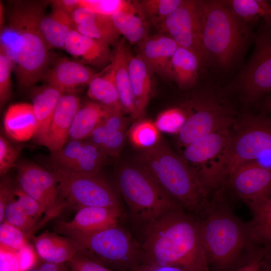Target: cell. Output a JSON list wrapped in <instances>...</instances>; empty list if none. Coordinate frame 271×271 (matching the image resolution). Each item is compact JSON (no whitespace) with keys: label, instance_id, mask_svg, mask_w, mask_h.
Instances as JSON below:
<instances>
[{"label":"cell","instance_id":"6da1fadb","mask_svg":"<svg viewBox=\"0 0 271 271\" xmlns=\"http://www.w3.org/2000/svg\"><path fill=\"white\" fill-rule=\"evenodd\" d=\"M44 6L43 2H15L1 29L0 48L24 87L32 86L42 78L49 64L50 49L40 28Z\"/></svg>","mask_w":271,"mask_h":271},{"label":"cell","instance_id":"7a4b0ae2","mask_svg":"<svg viewBox=\"0 0 271 271\" xmlns=\"http://www.w3.org/2000/svg\"><path fill=\"white\" fill-rule=\"evenodd\" d=\"M141 248L144 261L185 271H207L200 222L182 209L168 212L147 224Z\"/></svg>","mask_w":271,"mask_h":271},{"label":"cell","instance_id":"3957f363","mask_svg":"<svg viewBox=\"0 0 271 271\" xmlns=\"http://www.w3.org/2000/svg\"><path fill=\"white\" fill-rule=\"evenodd\" d=\"M204 63L227 69L244 52L248 28L223 1H200Z\"/></svg>","mask_w":271,"mask_h":271},{"label":"cell","instance_id":"277c9868","mask_svg":"<svg viewBox=\"0 0 271 271\" xmlns=\"http://www.w3.org/2000/svg\"><path fill=\"white\" fill-rule=\"evenodd\" d=\"M138 165L181 207L199 211L209 205L207 192L183 160L165 145L159 143L139 155Z\"/></svg>","mask_w":271,"mask_h":271},{"label":"cell","instance_id":"5b68a950","mask_svg":"<svg viewBox=\"0 0 271 271\" xmlns=\"http://www.w3.org/2000/svg\"><path fill=\"white\" fill-rule=\"evenodd\" d=\"M207 215L200 222L203 245L208 262L219 268L232 264L253 240L245 225L224 206L208 207Z\"/></svg>","mask_w":271,"mask_h":271},{"label":"cell","instance_id":"8992f818","mask_svg":"<svg viewBox=\"0 0 271 271\" xmlns=\"http://www.w3.org/2000/svg\"><path fill=\"white\" fill-rule=\"evenodd\" d=\"M59 229L77 244L80 252L104 266L132 271L143 261L142 248L118 224L93 233Z\"/></svg>","mask_w":271,"mask_h":271},{"label":"cell","instance_id":"52a82bcc","mask_svg":"<svg viewBox=\"0 0 271 271\" xmlns=\"http://www.w3.org/2000/svg\"><path fill=\"white\" fill-rule=\"evenodd\" d=\"M116 185L133 216L146 224L182 209L139 165H125L116 173Z\"/></svg>","mask_w":271,"mask_h":271},{"label":"cell","instance_id":"ba28073f","mask_svg":"<svg viewBox=\"0 0 271 271\" xmlns=\"http://www.w3.org/2000/svg\"><path fill=\"white\" fill-rule=\"evenodd\" d=\"M232 132L230 127L206 135L186 146L181 156L208 192L228 177Z\"/></svg>","mask_w":271,"mask_h":271},{"label":"cell","instance_id":"9c48e42d","mask_svg":"<svg viewBox=\"0 0 271 271\" xmlns=\"http://www.w3.org/2000/svg\"><path fill=\"white\" fill-rule=\"evenodd\" d=\"M187 106L186 119L178 133V143L184 149L204 136L230 127L234 122L230 108L212 93L195 98Z\"/></svg>","mask_w":271,"mask_h":271},{"label":"cell","instance_id":"30bf717a","mask_svg":"<svg viewBox=\"0 0 271 271\" xmlns=\"http://www.w3.org/2000/svg\"><path fill=\"white\" fill-rule=\"evenodd\" d=\"M60 197L78 209L83 207H119L117 197L98 174L70 173L53 169Z\"/></svg>","mask_w":271,"mask_h":271},{"label":"cell","instance_id":"8fae6325","mask_svg":"<svg viewBox=\"0 0 271 271\" xmlns=\"http://www.w3.org/2000/svg\"><path fill=\"white\" fill-rule=\"evenodd\" d=\"M265 153H271V116H244L232 132L228 177L240 165Z\"/></svg>","mask_w":271,"mask_h":271},{"label":"cell","instance_id":"7c38bea8","mask_svg":"<svg viewBox=\"0 0 271 271\" xmlns=\"http://www.w3.org/2000/svg\"><path fill=\"white\" fill-rule=\"evenodd\" d=\"M254 51L237 82L247 103L271 91V26H264L255 39Z\"/></svg>","mask_w":271,"mask_h":271},{"label":"cell","instance_id":"4fadbf2b","mask_svg":"<svg viewBox=\"0 0 271 271\" xmlns=\"http://www.w3.org/2000/svg\"><path fill=\"white\" fill-rule=\"evenodd\" d=\"M16 167L18 187L41 205L46 220L57 215L66 205L60 197L53 172L28 162Z\"/></svg>","mask_w":271,"mask_h":271},{"label":"cell","instance_id":"5bb4252c","mask_svg":"<svg viewBox=\"0 0 271 271\" xmlns=\"http://www.w3.org/2000/svg\"><path fill=\"white\" fill-rule=\"evenodd\" d=\"M158 30L178 45L194 52L204 63L200 1L182 0Z\"/></svg>","mask_w":271,"mask_h":271},{"label":"cell","instance_id":"9a60e30c","mask_svg":"<svg viewBox=\"0 0 271 271\" xmlns=\"http://www.w3.org/2000/svg\"><path fill=\"white\" fill-rule=\"evenodd\" d=\"M99 148L87 139L68 140L58 152L51 154L52 169L64 172L97 174L107 160Z\"/></svg>","mask_w":271,"mask_h":271},{"label":"cell","instance_id":"2e32d148","mask_svg":"<svg viewBox=\"0 0 271 271\" xmlns=\"http://www.w3.org/2000/svg\"><path fill=\"white\" fill-rule=\"evenodd\" d=\"M227 179L234 194L249 207L271 196V167L256 160L240 165Z\"/></svg>","mask_w":271,"mask_h":271},{"label":"cell","instance_id":"e0dca14e","mask_svg":"<svg viewBox=\"0 0 271 271\" xmlns=\"http://www.w3.org/2000/svg\"><path fill=\"white\" fill-rule=\"evenodd\" d=\"M81 103L75 93H63L60 97L44 144L51 154L60 151L67 142L70 127Z\"/></svg>","mask_w":271,"mask_h":271},{"label":"cell","instance_id":"ac0fdd59","mask_svg":"<svg viewBox=\"0 0 271 271\" xmlns=\"http://www.w3.org/2000/svg\"><path fill=\"white\" fill-rule=\"evenodd\" d=\"M96 75L84 64L61 58L47 70L42 78L47 84L57 87L63 93H75L81 87L88 85Z\"/></svg>","mask_w":271,"mask_h":271},{"label":"cell","instance_id":"d6986e66","mask_svg":"<svg viewBox=\"0 0 271 271\" xmlns=\"http://www.w3.org/2000/svg\"><path fill=\"white\" fill-rule=\"evenodd\" d=\"M109 46L74 29L66 37L64 50L83 64L99 67L111 61L112 52Z\"/></svg>","mask_w":271,"mask_h":271},{"label":"cell","instance_id":"ffe728a7","mask_svg":"<svg viewBox=\"0 0 271 271\" xmlns=\"http://www.w3.org/2000/svg\"><path fill=\"white\" fill-rule=\"evenodd\" d=\"M120 216L119 207H83L71 221L61 222L59 228L93 233L117 225Z\"/></svg>","mask_w":271,"mask_h":271},{"label":"cell","instance_id":"44dd1931","mask_svg":"<svg viewBox=\"0 0 271 271\" xmlns=\"http://www.w3.org/2000/svg\"><path fill=\"white\" fill-rule=\"evenodd\" d=\"M140 44L139 54L152 72L169 76L172 58L177 43L162 33L148 36Z\"/></svg>","mask_w":271,"mask_h":271},{"label":"cell","instance_id":"7402d4cb","mask_svg":"<svg viewBox=\"0 0 271 271\" xmlns=\"http://www.w3.org/2000/svg\"><path fill=\"white\" fill-rule=\"evenodd\" d=\"M63 94L60 89L49 84L32 90V105L37 125L34 137L39 144L44 145L54 111Z\"/></svg>","mask_w":271,"mask_h":271},{"label":"cell","instance_id":"603a6c76","mask_svg":"<svg viewBox=\"0 0 271 271\" xmlns=\"http://www.w3.org/2000/svg\"><path fill=\"white\" fill-rule=\"evenodd\" d=\"M121 40L112 52L110 66L114 71L115 82L123 112L138 119L137 110L132 93L128 60L130 54Z\"/></svg>","mask_w":271,"mask_h":271},{"label":"cell","instance_id":"cb8c5ba5","mask_svg":"<svg viewBox=\"0 0 271 271\" xmlns=\"http://www.w3.org/2000/svg\"><path fill=\"white\" fill-rule=\"evenodd\" d=\"M34 242L37 254L47 262H68L80 252L78 246L71 239L47 231L34 237Z\"/></svg>","mask_w":271,"mask_h":271},{"label":"cell","instance_id":"d4e9b609","mask_svg":"<svg viewBox=\"0 0 271 271\" xmlns=\"http://www.w3.org/2000/svg\"><path fill=\"white\" fill-rule=\"evenodd\" d=\"M4 126L6 133L16 141L24 142L34 137L37 125L32 104L10 105L5 114Z\"/></svg>","mask_w":271,"mask_h":271},{"label":"cell","instance_id":"484cf974","mask_svg":"<svg viewBox=\"0 0 271 271\" xmlns=\"http://www.w3.org/2000/svg\"><path fill=\"white\" fill-rule=\"evenodd\" d=\"M128 66L132 93L139 118L144 113L151 97L152 71L139 54L135 56L130 55Z\"/></svg>","mask_w":271,"mask_h":271},{"label":"cell","instance_id":"4316f807","mask_svg":"<svg viewBox=\"0 0 271 271\" xmlns=\"http://www.w3.org/2000/svg\"><path fill=\"white\" fill-rule=\"evenodd\" d=\"M112 111H114L94 101L81 104L70 127L68 140L87 139L92 131Z\"/></svg>","mask_w":271,"mask_h":271},{"label":"cell","instance_id":"83f0119b","mask_svg":"<svg viewBox=\"0 0 271 271\" xmlns=\"http://www.w3.org/2000/svg\"><path fill=\"white\" fill-rule=\"evenodd\" d=\"M201 65L194 52L179 46L171 59L169 77L173 78L181 88H190L197 81Z\"/></svg>","mask_w":271,"mask_h":271},{"label":"cell","instance_id":"f1b7e54d","mask_svg":"<svg viewBox=\"0 0 271 271\" xmlns=\"http://www.w3.org/2000/svg\"><path fill=\"white\" fill-rule=\"evenodd\" d=\"M87 96L110 109L123 112L115 82L114 71L110 65L92 79L88 85Z\"/></svg>","mask_w":271,"mask_h":271},{"label":"cell","instance_id":"f546056e","mask_svg":"<svg viewBox=\"0 0 271 271\" xmlns=\"http://www.w3.org/2000/svg\"><path fill=\"white\" fill-rule=\"evenodd\" d=\"M40 28L49 48L63 49L68 34L74 27L71 15L58 9L53 8L44 15L40 22Z\"/></svg>","mask_w":271,"mask_h":271},{"label":"cell","instance_id":"4dcf8cb0","mask_svg":"<svg viewBox=\"0 0 271 271\" xmlns=\"http://www.w3.org/2000/svg\"><path fill=\"white\" fill-rule=\"evenodd\" d=\"M110 18L119 34L131 44L140 43L148 36L147 22L140 3L134 10L118 12Z\"/></svg>","mask_w":271,"mask_h":271},{"label":"cell","instance_id":"1f68e13d","mask_svg":"<svg viewBox=\"0 0 271 271\" xmlns=\"http://www.w3.org/2000/svg\"><path fill=\"white\" fill-rule=\"evenodd\" d=\"M74 29L109 45L114 43L120 35L110 17L98 14L89 9L83 23L76 26Z\"/></svg>","mask_w":271,"mask_h":271},{"label":"cell","instance_id":"d6a6232c","mask_svg":"<svg viewBox=\"0 0 271 271\" xmlns=\"http://www.w3.org/2000/svg\"><path fill=\"white\" fill-rule=\"evenodd\" d=\"M250 208L253 218L248 227L253 242L270 246L271 196Z\"/></svg>","mask_w":271,"mask_h":271},{"label":"cell","instance_id":"836d02e7","mask_svg":"<svg viewBox=\"0 0 271 271\" xmlns=\"http://www.w3.org/2000/svg\"><path fill=\"white\" fill-rule=\"evenodd\" d=\"M232 13L240 20L247 24L259 17L263 19L265 26H271L269 14L270 5L265 0L223 1Z\"/></svg>","mask_w":271,"mask_h":271},{"label":"cell","instance_id":"e575fe53","mask_svg":"<svg viewBox=\"0 0 271 271\" xmlns=\"http://www.w3.org/2000/svg\"><path fill=\"white\" fill-rule=\"evenodd\" d=\"M124 131L110 128L102 122L86 139L99 148L106 155L115 156L118 155L123 146Z\"/></svg>","mask_w":271,"mask_h":271},{"label":"cell","instance_id":"d590c367","mask_svg":"<svg viewBox=\"0 0 271 271\" xmlns=\"http://www.w3.org/2000/svg\"><path fill=\"white\" fill-rule=\"evenodd\" d=\"M182 0H144L139 2L145 16L158 29Z\"/></svg>","mask_w":271,"mask_h":271},{"label":"cell","instance_id":"8d00e7d4","mask_svg":"<svg viewBox=\"0 0 271 271\" xmlns=\"http://www.w3.org/2000/svg\"><path fill=\"white\" fill-rule=\"evenodd\" d=\"M132 144L143 150L151 148L159 143V131L154 123L141 120L134 124L129 133Z\"/></svg>","mask_w":271,"mask_h":271},{"label":"cell","instance_id":"74e56055","mask_svg":"<svg viewBox=\"0 0 271 271\" xmlns=\"http://www.w3.org/2000/svg\"><path fill=\"white\" fill-rule=\"evenodd\" d=\"M139 6V2L125 0H79V6L108 17L118 12L133 11Z\"/></svg>","mask_w":271,"mask_h":271},{"label":"cell","instance_id":"f35d334b","mask_svg":"<svg viewBox=\"0 0 271 271\" xmlns=\"http://www.w3.org/2000/svg\"><path fill=\"white\" fill-rule=\"evenodd\" d=\"M14 192V189L5 209V221L27 235L34 230L36 219L25 212L16 199Z\"/></svg>","mask_w":271,"mask_h":271},{"label":"cell","instance_id":"ab89813d","mask_svg":"<svg viewBox=\"0 0 271 271\" xmlns=\"http://www.w3.org/2000/svg\"><path fill=\"white\" fill-rule=\"evenodd\" d=\"M187 114V109L172 108L160 113L154 124L159 131L178 134L186 119Z\"/></svg>","mask_w":271,"mask_h":271},{"label":"cell","instance_id":"60d3db41","mask_svg":"<svg viewBox=\"0 0 271 271\" xmlns=\"http://www.w3.org/2000/svg\"><path fill=\"white\" fill-rule=\"evenodd\" d=\"M28 235L21 229L5 221L0 225V246L17 251L27 243Z\"/></svg>","mask_w":271,"mask_h":271},{"label":"cell","instance_id":"b9f144b4","mask_svg":"<svg viewBox=\"0 0 271 271\" xmlns=\"http://www.w3.org/2000/svg\"><path fill=\"white\" fill-rule=\"evenodd\" d=\"M12 64L8 57L0 48V105L1 108L8 101L11 95Z\"/></svg>","mask_w":271,"mask_h":271},{"label":"cell","instance_id":"7bdbcfd3","mask_svg":"<svg viewBox=\"0 0 271 271\" xmlns=\"http://www.w3.org/2000/svg\"><path fill=\"white\" fill-rule=\"evenodd\" d=\"M19 151L2 135L0 136V174H5L16 167Z\"/></svg>","mask_w":271,"mask_h":271},{"label":"cell","instance_id":"ee69618b","mask_svg":"<svg viewBox=\"0 0 271 271\" xmlns=\"http://www.w3.org/2000/svg\"><path fill=\"white\" fill-rule=\"evenodd\" d=\"M14 196L21 208L29 216L36 219L44 211L41 205L34 199L24 192L18 187L14 189Z\"/></svg>","mask_w":271,"mask_h":271},{"label":"cell","instance_id":"f6af8a7d","mask_svg":"<svg viewBox=\"0 0 271 271\" xmlns=\"http://www.w3.org/2000/svg\"><path fill=\"white\" fill-rule=\"evenodd\" d=\"M68 263L70 271H111L81 252L77 253Z\"/></svg>","mask_w":271,"mask_h":271},{"label":"cell","instance_id":"bcb514c9","mask_svg":"<svg viewBox=\"0 0 271 271\" xmlns=\"http://www.w3.org/2000/svg\"><path fill=\"white\" fill-rule=\"evenodd\" d=\"M1 271H22L17 251L1 247Z\"/></svg>","mask_w":271,"mask_h":271},{"label":"cell","instance_id":"7dc6e473","mask_svg":"<svg viewBox=\"0 0 271 271\" xmlns=\"http://www.w3.org/2000/svg\"><path fill=\"white\" fill-rule=\"evenodd\" d=\"M17 253L22 271L30 270L37 260V255L34 248L27 243L17 251Z\"/></svg>","mask_w":271,"mask_h":271},{"label":"cell","instance_id":"c3c4849f","mask_svg":"<svg viewBox=\"0 0 271 271\" xmlns=\"http://www.w3.org/2000/svg\"><path fill=\"white\" fill-rule=\"evenodd\" d=\"M14 188L6 180L3 181L0 185V223L5 221V209L9 202Z\"/></svg>","mask_w":271,"mask_h":271},{"label":"cell","instance_id":"681fc988","mask_svg":"<svg viewBox=\"0 0 271 271\" xmlns=\"http://www.w3.org/2000/svg\"><path fill=\"white\" fill-rule=\"evenodd\" d=\"M132 271H185L181 268L143 261Z\"/></svg>","mask_w":271,"mask_h":271},{"label":"cell","instance_id":"f907efd6","mask_svg":"<svg viewBox=\"0 0 271 271\" xmlns=\"http://www.w3.org/2000/svg\"><path fill=\"white\" fill-rule=\"evenodd\" d=\"M53 8L60 9L71 15L79 7V0H56L50 1Z\"/></svg>","mask_w":271,"mask_h":271},{"label":"cell","instance_id":"816d5d0a","mask_svg":"<svg viewBox=\"0 0 271 271\" xmlns=\"http://www.w3.org/2000/svg\"><path fill=\"white\" fill-rule=\"evenodd\" d=\"M264 250H260L248 263L237 271H261V264Z\"/></svg>","mask_w":271,"mask_h":271},{"label":"cell","instance_id":"f5cc1de1","mask_svg":"<svg viewBox=\"0 0 271 271\" xmlns=\"http://www.w3.org/2000/svg\"><path fill=\"white\" fill-rule=\"evenodd\" d=\"M40 271H70L69 265L64 263H55L45 262L39 268Z\"/></svg>","mask_w":271,"mask_h":271},{"label":"cell","instance_id":"db71d44e","mask_svg":"<svg viewBox=\"0 0 271 271\" xmlns=\"http://www.w3.org/2000/svg\"><path fill=\"white\" fill-rule=\"evenodd\" d=\"M261 271H271V246L264 250L261 264Z\"/></svg>","mask_w":271,"mask_h":271},{"label":"cell","instance_id":"11a10c76","mask_svg":"<svg viewBox=\"0 0 271 271\" xmlns=\"http://www.w3.org/2000/svg\"><path fill=\"white\" fill-rule=\"evenodd\" d=\"M263 107L267 114L271 116V95L266 98L264 102Z\"/></svg>","mask_w":271,"mask_h":271},{"label":"cell","instance_id":"9f6ffc18","mask_svg":"<svg viewBox=\"0 0 271 271\" xmlns=\"http://www.w3.org/2000/svg\"><path fill=\"white\" fill-rule=\"evenodd\" d=\"M28 271H40V270L39 269V268H32V269H30V270H28Z\"/></svg>","mask_w":271,"mask_h":271},{"label":"cell","instance_id":"6f0895ef","mask_svg":"<svg viewBox=\"0 0 271 271\" xmlns=\"http://www.w3.org/2000/svg\"><path fill=\"white\" fill-rule=\"evenodd\" d=\"M269 14H270V17H271V6H270V9H269Z\"/></svg>","mask_w":271,"mask_h":271}]
</instances>
